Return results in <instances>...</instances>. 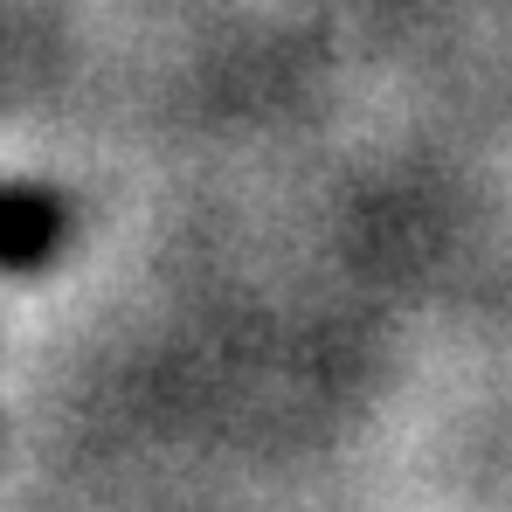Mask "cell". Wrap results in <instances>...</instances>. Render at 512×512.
<instances>
[{
  "instance_id": "1",
  "label": "cell",
  "mask_w": 512,
  "mask_h": 512,
  "mask_svg": "<svg viewBox=\"0 0 512 512\" xmlns=\"http://www.w3.org/2000/svg\"><path fill=\"white\" fill-rule=\"evenodd\" d=\"M63 243V208L35 187H0V263L28 270L42 256H56Z\"/></svg>"
}]
</instances>
